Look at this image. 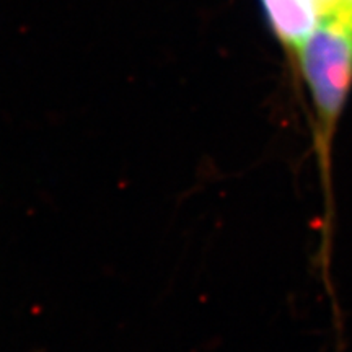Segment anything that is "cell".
<instances>
[{
	"instance_id": "cell-2",
	"label": "cell",
	"mask_w": 352,
	"mask_h": 352,
	"mask_svg": "<svg viewBox=\"0 0 352 352\" xmlns=\"http://www.w3.org/2000/svg\"><path fill=\"white\" fill-rule=\"evenodd\" d=\"M267 20L279 41L297 51L314 32L318 12L311 0H261Z\"/></svg>"
},
{
	"instance_id": "cell-3",
	"label": "cell",
	"mask_w": 352,
	"mask_h": 352,
	"mask_svg": "<svg viewBox=\"0 0 352 352\" xmlns=\"http://www.w3.org/2000/svg\"><path fill=\"white\" fill-rule=\"evenodd\" d=\"M349 2H351V3H352V0H349Z\"/></svg>"
},
{
	"instance_id": "cell-1",
	"label": "cell",
	"mask_w": 352,
	"mask_h": 352,
	"mask_svg": "<svg viewBox=\"0 0 352 352\" xmlns=\"http://www.w3.org/2000/svg\"><path fill=\"white\" fill-rule=\"evenodd\" d=\"M297 54L328 142L352 87V3L320 15Z\"/></svg>"
}]
</instances>
